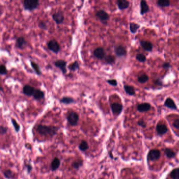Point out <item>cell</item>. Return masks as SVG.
<instances>
[{
	"label": "cell",
	"mask_w": 179,
	"mask_h": 179,
	"mask_svg": "<svg viewBox=\"0 0 179 179\" xmlns=\"http://www.w3.org/2000/svg\"><path fill=\"white\" fill-rule=\"evenodd\" d=\"M59 128L54 126H47L39 125L37 127V131L43 136H49L53 137L56 134Z\"/></svg>",
	"instance_id": "cell-1"
},
{
	"label": "cell",
	"mask_w": 179,
	"mask_h": 179,
	"mask_svg": "<svg viewBox=\"0 0 179 179\" xmlns=\"http://www.w3.org/2000/svg\"><path fill=\"white\" fill-rule=\"evenodd\" d=\"M39 5L38 0H24L23 6L25 10L33 11L37 8Z\"/></svg>",
	"instance_id": "cell-2"
},
{
	"label": "cell",
	"mask_w": 179,
	"mask_h": 179,
	"mask_svg": "<svg viewBox=\"0 0 179 179\" xmlns=\"http://www.w3.org/2000/svg\"><path fill=\"white\" fill-rule=\"evenodd\" d=\"M67 120L71 126H76L77 125L79 121V115L77 112L72 111L67 116Z\"/></svg>",
	"instance_id": "cell-3"
},
{
	"label": "cell",
	"mask_w": 179,
	"mask_h": 179,
	"mask_svg": "<svg viewBox=\"0 0 179 179\" xmlns=\"http://www.w3.org/2000/svg\"><path fill=\"white\" fill-rule=\"evenodd\" d=\"M48 48L55 54H57L61 50V47L59 43L55 39L49 41L47 43Z\"/></svg>",
	"instance_id": "cell-4"
},
{
	"label": "cell",
	"mask_w": 179,
	"mask_h": 179,
	"mask_svg": "<svg viewBox=\"0 0 179 179\" xmlns=\"http://www.w3.org/2000/svg\"><path fill=\"white\" fill-rule=\"evenodd\" d=\"M54 65L58 68H59L62 72L63 75H65L67 73V62L63 59H58L54 62Z\"/></svg>",
	"instance_id": "cell-5"
},
{
	"label": "cell",
	"mask_w": 179,
	"mask_h": 179,
	"mask_svg": "<svg viewBox=\"0 0 179 179\" xmlns=\"http://www.w3.org/2000/svg\"><path fill=\"white\" fill-rule=\"evenodd\" d=\"M96 16L104 24L109 19V14L103 9L98 10L96 13Z\"/></svg>",
	"instance_id": "cell-6"
},
{
	"label": "cell",
	"mask_w": 179,
	"mask_h": 179,
	"mask_svg": "<svg viewBox=\"0 0 179 179\" xmlns=\"http://www.w3.org/2000/svg\"><path fill=\"white\" fill-rule=\"evenodd\" d=\"M93 56L99 60H102L105 58L106 55V52L103 48L99 47L96 48L93 52Z\"/></svg>",
	"instance_id": "cell-7"
},
{
	"label": "cell",
	"mask_w": 179,
	"mask_h": 179,
	"mask_svg": "<svg viewBox=\"0 0 179 179\" xmlns=\"http://www.w3.org/2000/svg\"><path fill=\"white\" fill-rule=\"evenodd\" d=\"M52 18L54 21L57 24H63L65 19V17L63 14V13L61 11H58L56 13H54L52 15Z\"/></svg>",
	"instance_id": "cell-8"
},
{
	"label": "cell",
	"mask_w": 179,
	"mask_h": 179,
	"mask_svg": "<svg viewBox=\"0 0 179 179\" xmlns=\"http://www.w3.org/2000/svg\"><path fill=\"white\" fill-rule=\"evenodd\" d=\"M110 107L113 114L116 116L120 115L123 109L122 105L117 102L112 103L110 106Z\"/></svg>",
	"instance_id": "cell-9"
},
{
	"label": "cell",
	"mask_w": 179,
	"mask_h": 179,
	"mask_svg": "<svg viewBox=\"0 0 179 179\" xmlns=\"http://www.w3.org/2000/svg\"><path fill=\"white\" fill-rule=\"evenodd\" d=\"M27 45V42L24 37L21 36L17 38L15 42V47L19 49H24Z\"/></svg>",
	"instance_id": "cell-10"
},
{
	"label": "cell",
	"mask_w": 179,
	"mask_h": 179,
	"mask_svg": "<svg viewBox=\"0 0 179 179\" xmlns=\"http://www.w3.org/2000/svg\"><path fill=\"white\" fill-rule=\"evenodd\" d=\"M160 157V152L158 150H151L148 155V159L151 161H156L159 159Z\"/></svg>",
	"instance_id": "cell-11"
},
{
	"label": "cell",
	"mask_w": 179,
	"mask_h": 179,
	"mask_svg": "<svg viewBox=\"0 0 179 179\" xmlns=\"http://www.w3.org/2000/svg\"><path fill=\"white\" fill-rule=\"evenodd\" d=\"M35 88H34L33 87L29 85H25L23 88V93L28 97H31V96H33L34 92L35 91Z\"/></svg>",
	"instance_id": "cell-12"
},
{
	"label": "cell",
	"mask_w": 179,
	"mask_h": 179,
	"mask_svg": "<svg viewBox=\"0 0 179 179\" xmlns=\"http://www.w3.org/2000/svg\"><path fill=\"white\" fill-rule=\"evenodd\" d=\"M115 53L116 56L118 57H121L126 55L127 51L123 46H118L115 48Z\"/></svg>",
	"instance_id": "cell-13"
},
{
	"label": "cell",
	"mask_w": 179,
	"mask_h": 179,
	"mask_svg": "<svg viewBox=\"0 0 179 179\" xmlns=\"http://www.w3.org/2000/svg\"><path fill=\"white\" fill-rule=\"evenodd\" d=\"M33 98L36 100H40L45 97V93L43 91L39 89H35L33 95Z\"/></svg>",
	"instance_id": "cell-14"
},
{
	"label": "cell",
	"mask_w": 179,
	"mask_h": 179,
	"mask_svg": "<svg viewBox=\"0 0 179 179\" xmlns=\"http://www.w3.org/2000/svg\"><path fill=\"white\" fill-rule=\"evenodd\" d=\"M140 45L142 48L146 51L151 52L153 48L152 44L149 41H140Z\"/></svg>",
	"instance_id": "cell-15"
},
{
	"label": "cell",
	"mask_w": 179,
	"mask_h": 179,
	"mask_svg": "<svg viewBox=\"0 0 179 179\" xmlns=\"http://www.w3.org/2000/svg\"><path fill=\"white\" fill-rule=\"evenodd\" d=\"M164 105L170 108V109H172L173 110H176L177 109V107L175 103V102H174V101L172 99H171V98H168L164 103Z\"/></svg>",
	"instance_id": "cell-16"
},
{
	"label": "cell",
	"mask_w": 179,
	"mask_h": 179,
	"mask_svg": "<svg viewBox=\"0 0 179 179\" xmlns=\"http://www.w3.org/2000/svg\"><path fill=\"white\" fill-rule=\"evenodd\" d=\"M151 109V105L149 103H142L137 107V110L140 112H146Z\"/></svg>",
	"instance_id": "cell-17"
},
{
	"label": "cell",
	"mask_w": 179,
	"mask_h": 179,
	"mask_svg": "<svg viewBox=\"0 0 179 179\" xmlns=\"http://www.w3.org/2000/svg\"><path fill=\"white\" fill-rule=\"evenodd\" d=\"M157 131L158 133L160 135H163L167 133L168 131V128L167 126L164 124H158L156 127Z\"/></svg>",
	"instance_id": "cell-18"
},
{
	"label": "cell",
	"mask_w": 179,
	"mask_h": 179,
	"mask_svg": "<svg viewBox=\"0 0 179 179\" xmlns=\"http://www.w3.org/2000/svg\"><path fill=\"white\" fill-rule=\"evenodd\" d=\"M61 165V161L57 158H55L51 164V169L52 171L57 170Z\"/></svg>",
	"instance_id": "cell-19"
},
{
	"label": "cell",
	"mask_w": 179,
	"mask_h": 179,
	"mask_svg": "<svg viewBox=\"0 0 179 179\" xmlns=\"http://www.w3.org/2000/svg\"><path fill=\"white\" fill-rule=\"evenodd\" d=\"M129 2L126 0H119L117 1L118 7L120 10L127 9L129 7Z\"/></svg>",
	"instance_id": "cell-20"
},
{
	"label": "cell",
	"mask_w": 179,
	"mask_h": 179,
	"mask_svg": "<svg viewBox=\"0 0 179 179\" xmlns=\"http://www.w3.org/2000/svg\"><path fill=\"white\" fill-rule=\"evenodd\" d=\"M140 14L141 15H143L145 13H147L149 11V7L145 1H141L140 2Z\"/></svg>",
	"instance_id": "cell-21"
},
{
	"label": "cell",
	"mask_w": 179,
	"mask_h": 179,
	"mask_svg": "<svg viewBox=\"0 0 179 179\" xmlns=\"http://www.w3.org/2000/svg\"><path fill=\"white\" fill-rule=\"evenodd\" d=\"M59 101L61 103L65 105H69L74 103L75 102V100L72 97L64 96L60 99Z\"/></svg>",
	"instance_id": "cell-22"
},
{
	"label": "cell",
	"mask_w": 179,
	"mask_h": 179,
	"mask_svg": "<svg viewBox=\"0 0 179 179\" xmlns=\"http://www.w3.org/2000/svg\"><path fill=\"white\" fill-rule=\"evenodd\" d=\"M31 66L35 73L38 76H41L42 75V72L41 71V69L39 68V65L36 64L35 62L31 61Z\"/></svg>",
	"instance_id": "cell-23"
},
{
	"label": "cell",
	"mask_w": 179,
	"mask_h": 179,
	"mask_svg": "<svg viewBox=\"0 0 179 179\" xmlns=\"http://www.w3.org/2000/svg\"><path fill=\"white\" fill-rule=\"evenodd\" d=\"M68 68L72 72H75L79 69V64L77 61H75L73 63L71 64L68 66Z\"/></svg>",
	"instance_id": "cell-24"
},
{
	"label": "cell",
	"mask_w": 179,
	"mask_h": 179,
	"mask_svg": "<svg viewBox=\"0 0 179 179\" xmlns=\"http://www.w3.org/2000/svg\"><path fill=\"white\" fill-rule=\"evenodd\" d=\"M123 88L126 92L129 95L133 96L135 95V93H136L135 90L133 87L131 86H128V85H125Z\"/></svg>",
	"instance_id": "cell-25"
},
{
	"label": "cell",
	"mask_w": 179,
	"mask_h": 179,
	"mask_svg": "<svg viewBox=\"0 0 179 179\" xmlns=\"http://www.w3.org/2000/svg\"><path fill=\"white\" fill-rule=\"evenodd\" d=\"M105 62L107 64H110L111 65L112 64H114L115 62V57L113 55H106L104 58Z\"/></svg>",
	"instance_id": "cell-26"
},
{
	"label": "cell",
	"mask_w": 179,
	"mask_h": 179,
	"mask_svg": "<svg viewBox=\"0 0 179 179\" xmlns=\"http://www.w3.org/2000/svg\"><path fill=\"white\" fill-rule=\"evenodd\" d=\"M3 175L5 178L7 179H13L14 178L15 175L11 170H6L3 172Z\"/></svg>",
	"instance_id": "cell-27"
},
{
	"label": "cell",
	"mask_w": 179,
	"mask_h": 179,
	"mask_svg": "<svg viewBox=\"0 0 179 179\" xmlns=\"http://www.w3.org/2000/svg\"><path fill=\"white\" fill-rule=\"evenodd\" d=\"M78 148L82 151H85L89 149V146L86 141L83 140L79 145Z\"/></svg>",
	"instance_id": "cell-28"
},
{
	"label": "cell",
	"mask_w": 179,
	"mask_h": 179,
	"mask_svg": "<svg viewBox=\"0 0 179 179\" xmlns=\"http://www.w3.org/2000/svg\"><path fill=\"white\" fill-rule=\"evenodd\" d=\"M140 26L138 24H136L135 23H130V32L133 34L136 33L137 30L140 28Z\"/></svg>",
	"instance_id": "cell-29"
},
{
	"label": "cell",
	"mask_w": 179,
	"mask_h": 179,
	"mask_svg": "<svg viewBox=\"0 0 179 179\" xmlns=\"http://www.w3.org/2000/svg\"><path fill=\"white\" fill-rule=\"evenodd\" d=\"M158 6L161 7H168L170 5V2L168 0H159L157 2Z\"/></svg>",
	"instance_id": "cell-30"
},
{
	"label": "cell",
	"mask_w": 179,
	"mask_h": 179,
	"mask_svg": "<svg viewBox=\"0 0 179 179\" xmlns=\"http://www.w3.org/2000/svg\"><path fill=\"white\" fill-rule=\"evenodd\" d=\"M138 81L139 83L143 84L149 81V77L146 74H143L138 77Z\"/></svg>",
	"instance_id": "cell-31"
},
{
	"label": "cell",
	"mask_w": 179,
	"mask_h": 179,
	"mask_svg": "<svg viewBox=\"0 0 179 179\" xmlns=\"http://www.w3.org/2000/svg\"><path fill=\"white\" fill-rule=\"evenodd\" d=\"M170 176L172 179H179V168L173 170L171 172Z\"/></svg>",
	"instance_id": "cell-32"
},
{
	"label": "cell",
	"mask_w": 179,
	"mask_h": 179,
	"mask_svg": "<svg viewBox=\"0 0 179 179\" xmlns=\"http://www.w3.org/2000/svg\"><path fill=\"white\" fill-rule=\"evenodd\" d=\"M83 161L78 160H77V161H75L74 162H73L72 163V167L74 169L78 170V169H79L80 167H81L83 166Z\"/></svg>",
	"instance_id": "cell-33"
},
{
	"label": "cell",
	"mask_w": 179,
	"mask_h": 179,
	"mask_svg": "<svg viewBox=\"0 0 179 179\" xmlns=\"http://www.w3.org/2000/svg\"><path fill=\"white\" fill-rule=\"evenodd\" d=\"M165 152L166 155L169 158H172L174 157L176 155L175 152L174 151H173L171 149H166L165 150Z\"/></svg>",
	"instance_id": "cell-34"
},
{
	"label": "cell",
	"mask_w": 179,
	"mask_h": 179,
	"mask_svg": "<svg viewBox=\"0 0 179 179\" xmlns=\"http://www.w3.org/2000/svg\"><path fill=\"white\" fill-rule=\"evenodd\" d=\"M136 59L139 62L144 63L146 61V57L142 54H138L136 55Z\"/></svg>",
	"instance_id": "cell-35"
},
{
	"label": "cell",
	"mask_w": 179,
	"mask_h": 179,
	"mask_svg": "<svg viewBox=\"0 0 179 179\" xmlns=\"http://www.w3.org/2000/svg\"><path fill=\"white\" fill-rule=\"evenodd\" d=\"M11 122L12 123L14 128V129L16 132H18L20 130V126L19 124L17 122V121L13 118H11Z\"/></svg>",
	"instance_id": "cell-36"
},
{
	"label": "cell",
	"mask_w": 179,
	"mask_h": 179,
	"mask_svg": "<svg viewBox=\"0 0 179 179\" xmlns=\"http://www.w3.org/2000/svg\"><path fill=\"white\" fill-rule=\"evenodd\" d=\"M7 73V70L5 65L2 64L0 66V74L1 75H5Z\"/></svg>",
	"instance_id": "cell-37"
},
{
	"label": "cell",
	"mask_w": 179,
	"mask_h": 179,
	"mask_svg": "<svg viewBox=\"0 0 179 179\" xmlns=\"http://www.w3.org/2000/svg\"><path fill=\"white\" fill-rule=\"evenodd\" d=\"M107 83L109 84L110 85L112 86H114L116 87L118 85V82L117 81L116 79H108L107 80Z\"/></svg>",
	"instance_id": "cell-38"
},
{
	"label": "cell",
	"mask_w": 179,
	"mask_h": 179,
	"mask_svg": "<svg viewBox=\"0 0 179 179\" xmlns=\"http://www.w3.org/2000/svg\"><path fill=\"white\" fill-rule=\"evenodd\" d=\"M38 26L42 29L46 30L47 29V26L45 22L44 21H41L38 24Z\"/></svg>",
	"instance_id": "cell-39"
},
{
	"label": "cell",
	"mask_w": 179,
	"mask_h": 179,
	"mask_svg": "<svg viewBox=\"0 0 179 179\" xmlns=\"http://www.w3.org/2000/svg\"><path fill=\"white\" fill-rule=\"evenodd\" d=\"M7 128L6 127H4L3 126H1L0 127V132L1 135H4L7 132Z\"/></svg>",
	"instance_id": "cell-40"
},
{
	"label": "cell",
	"mask_w": 179,
	"mask_h": 179,
	"mask_svg": "<svg viewBox=\"0 0 179 179\" xmlns=\"http://www.w3.org/2000/svg\"><path fill=\"white\" fill-rule=\"evenodd\" d=\"M25 167L26 168V170H27V173H28V174L30 173L32 171V169H33L32 166H31V165H29V164H26V165H25Z\"/></svg>",
	"instance_id": "cell-41"
},
{
	"label": "cell",
	"mask_w": 179,
	"mask_h": 179,
	"mask_svg": "<svg viewBox=\"0 0 179 179\" xmlns=\"http://www.w3.org/2000/svg\"><path fill=\"white\" fill-rule=\"evenodd\" d=\"M173 126L177 129H179V119H176L173 123Z\"/></svg>",
	"instance_id": "cell-42"
},
{
	"label": "cell",
	"mask_w": 179,
	"mask_h": 179,
	"mask_svg": "<svg viewBox=\"0 0 179 179\" xmlns=\"http://www.w3.org/2000/svg\"><path fill=\"white\" fill-rule=\"evenodd\" d=\"M162 67L164 69H169L171 67V65L169 63H165L163 64L162 65Z\"/></svg>",
	"instance_id": "cell-43"
},
{
	"label": "cell",
	"mask_w": 179,
	"mask_h": 179,
	"mask_svg": "<svg viewBox=\"0 0 179 179\" xmlns=\"http://www.w3.org/2000/svg\"><path fill=\"white\" fill-rule=\"evenodd\" d=\"M138 125H139V126H141L142 127H146V123H145V122L143 121H142V120H140V121H138Z\"/></svg>",
	"instance_id": "cell-44"
},
{
	"label": "cell",
	"mask_w": 179,
	"mask_h": 179,
	"mask_svg": "<svg viewBox=\"0 0 179 179\" xmlns=\"http://www.w3.org/2000/svg\"><path fill=\"white\" fill-rule=\"evenodd\" d=\"M155 83L156 85H158L159 86H162V83L160 79H157L155 82Z\"/></svg>",
	"instance_id": "cell-45"
}]
</instances>
